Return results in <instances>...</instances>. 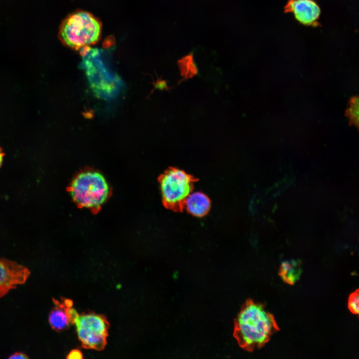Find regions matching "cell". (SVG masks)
Wrapping results in <instances>:
<instances>
[{
  "instance_id": "cell-1",
  "label": "cell",
  "mask_w": 359,
  "mask_h": 359,
  "mask_svg": "<svg viewBox=\"0 0 359 359\" xmlns=\"http://www.w3.org/2000/svg\"><path fill=\"white\" fill-rule=\"evenodd\" d=\"M279 330L274 316L263 304L252 300L243 305L235 321V338L248 351L264 346Z\"/></svg>"
},
{
  "instance_id": "cell-2",
  "label": "cell",
  "mask_w": 359,
  "mask_h": 359,
  "mask_svg": "<svg viewBox=\"0 0 359 359\" xmlns=\"http://www.w3.org/2000/svg\"><path fill=\"white\" fill-rule=\"evenodd\" d=\"M101 32L102 25L96 17L89 12L78 10L62 21L58 36L64 45L78 50L97 43Z\"/></svg>"
},
{
  "instance_id": "cell-3",
  "label": "cell",
  "mask_w": 359,
  "mask_h": 359,
  "mask_svg": "<svg viewBox=\"0 0 359 359\" xmlns=\"http://www.w3.org/2000/svg\"><path fill=\"white\" fill-rule=\"evenodd\" d=\"M69 191L77 204L90 209L100 207L110 192L105 177L95 171H84L77 175L71 182Z\"/></svg>"
},
{
  "instance_id": "cell-4",
  "label": "cell",
  "mask_w": 359,
  "mask_h": 359,
  "mask_svg": "<svg viewBox=\"0 0 359 359\" xmlns=\"http://www.w3.org/2000/svg\"><path fill=\"white\" fill-rule=\"evenodd\" d=\"M197 180L182 170L175 168L167 170L159 179L165 206L174 211H182L185 200L192 192L194 183Z\"/></svg>"
},
{
  "instance_id": "cell-5",
  "label": "cell",
  "mask_w": 359,
  "mask_h": 359,
  "mask_svg": "<svg viewBox=\"0 0 359 359\" xmlns=\"http://www.w3.org/2000/svg\"><path fill=\"white\" fill-rule=\"evenodd\" d=\"M73 324L83 347L96 350L104 349L109 327L104 316L94 313L78 314Z\"/></svg>"
},
{
  "instance_id": "cell-6",
  "label": "cell",
  "mask_w": 359,
  "mask_h": 359,
  "mask_svg": "<svg viewBox=\"0 0 359 359\" xmlns=\"http://www.w3.org/2000/svg\"><path fill=\"white\" fill-rule=\"evenodd\" d=\"M85 70L90 86L96 96L111 100L119 94L123 81L114 72L100 65H86Z\"/></svg>"
},
{
  "instance_id": "cell-7",
  "label": "cell",
  "mask_w": 359,
  "mask_h": 359,
  "mask_svg": "<svg viewBox=\"0 0 359 359\" xmlns=\"http://www.w3.org/2000/svg\"><path fill=\"white\" fill-rule=\"evenodd\" d=\"M30 274L26 267L5 258H0V298L17 285L24 284Z\"/></svg>"
},
{
  "instance_id": "cell-8",
  "label": "cell",
  "mask_w": 359,
  "mask_h": 359,
  "mask_svg": "<svg viewBox=\"0 0 359 359\" xmlns=\"http://www.w3.org/2000/svg\"><path fill=\"white\" fill-rule=\"evenodd\" d=\"M285 13H292L300 24L308 26L320 25L321 10L316 0H288L284 7Z\"/></svg>"
},
{
  "instance_id": "cell-9",
  "label": "cell",
  "mask_w": 359,
  "mask_h": 359,
  "mask_svg": "<svg viewBox=\"0 0 359 359\" xmlns=\"http://www.w3.org/2000/svg\"><path fill=\"white\" fill-rule=\"evenodd\" d=\"M54 306L49 314L48 322L53 330L56 332L64 331L72 323V307L67 306L63 299L60 302L53 299Z\"/></svg>"
},
{
  "instance_id": "cell-10",
  "label": "cell",
  "mask_w": 359,
  "mask_h": 359,
  "mask_svg": "<svg viewBox=\"0 0 359 359\" xmlns=\"http://www.w3.org/2000/svg\"><path fill=\"white\" fill-rule=\"evenodd\" d=\"M210 207V199L206 194L199 191L190 193L184 204V208L189 213L199 217L205 215Z\"/></svg>"
},
{
  "instance_id": "cell-11",
  "label": "cell",
  "mask_w": 359,
  "mask_h": 359,
  "mask_svg": "<svg viewBox=\"0 0 359 359\" xmlns=\"http://www.w3.org/2000/svg\"><path fill=\"white\" fill-rule=\"evenodd\" d=\"M302 273L300 263L295 260L283 262L280 266L279 275L284 282L294 285Z\"/></svg>"
},
{
  "instance_id": "cell-12",
  "label": "cell",
  "mask_w": 359,
  "mask_h": 359,
  "mask_svg": "<svg viewBox=\"0 0 359 359\" xmlns=\"http://www.w3.org/2000/svg\"><path fill=\"white\" fill-rule=\"evenodd\" d=\"M346 114L352 124L358 127L359 120V100L358 96L352 98L347 109Z\"/></svg>"
},
{
  "instance_id": "cell-13",
  "label": "cell",
  "mask_w": 359,
  "mask_h": 359,
  "mask_svg": "<svg viewBox=\"0 0 359 359\" xmlns=\"http://www.w3.org/2000/svg\"><path fill=\"white\" fill-rule=\"evenodd\" d=\"M191 59L186 58L180 63L181 73L185 78H190L197 73V69Z\"/></svg>"
},
{
  "instance_id": "cell-14",
  "label": "cell",
  "mask_w": 359,
  "mask_h": 359,
  "mask_svg": "<svg viewBox=\"0 0 359 359\" xmlns=\"http://www.w3.org/2000/svg\"><path fill=\"white\" fill-rule=\"evenodd\" d=\"M359 291L357 289L349 296L348 302V307L350 311L353 314L358 315L359 313Z\"/></svg>"
},
{
  "instance_id": "cell-15",
  "label": "cell",
  "mask_w": 359,
  "mask_h": 359,
  "mask_svg": "<svg viewBox=\"0 0 359 359\" xmlns=\"http://www.w3.org/2000/svg\"><path fill=\"white\" fill-rule=\"evenodd\" d=\"M83 358V355L81 352L78 350H72L67 355V359H73Z\"/></svg>"
},
{
  "instance_id": "cell-16",
  "label": "cell",
  "mask_w": 359,
  "mask_h": 359,
  "mask_svg": "<svg viewBox=\"0 0 359 359\" xmlns=\"http://www.w3.org/2000/svg\"><path fill=\"white\" fill-rule=\"evenodd\" d=\"M8 358L27 359H29V357L27 355L24 353L21 352H15L13 354L11 355Z\"/></svg>"
},
{
  "instance_id": "cell-17",
  "label": "cell",
  "mask_w": 359,
  "mask_h": 359,
  "mask_svg": "<svg viewBox=\"0 0 359 359\" xmlns=\"http://www.w3.org/2000/svg\"><path fill=\"white\" fill-rule=\"evenodd\" d=\"M4 156V153L3 152L2 149L0 147V168L2 164Z\"/></svg>"
}]
</instances>
